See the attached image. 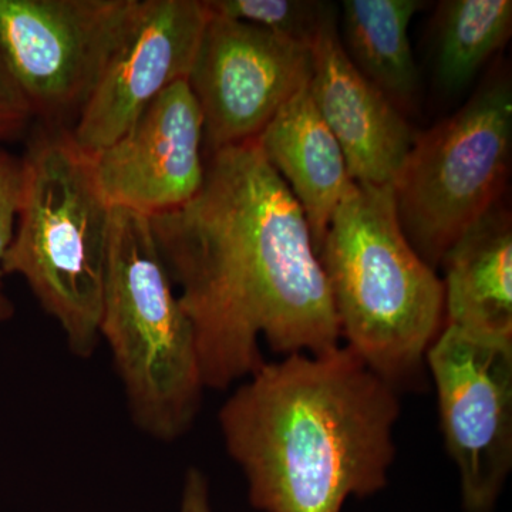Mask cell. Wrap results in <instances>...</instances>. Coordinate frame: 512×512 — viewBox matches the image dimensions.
<instances>
[{"label": "cell", "instance_id": "cell-1", "mask_svg": "<svg viewBox=\"0 0 512 512\" xmlns=\"http://www.w3.org/2000/svg\"><path fill=\"white\" fill-rule=\"evenodd\" d=\"M197 342L205 389L224 390L265 360L340 346L328 279L301 205L255 140L208 154L194 200L150 218Z\"/></svg>", "mask_w": 512, "mask_h": 512}, {"label": "cell", "instance_id": "cell-2", "mask_svg": "<svg viewBox=\"0 0 512 512\" xmlns=\"http://www.w3.org/2000/svg\"><path fill=\"white\" fill-rule=\"evenodd\" d=\"M400 402L348 346L264 363L221 407L225 447L264 512H342L393 466Z\"/></svg>", "mask_w": 512, "mask_h": 512}, {"label": "cell", "instance_id": "cell-3", "mask_svg": "<svg viewBox=\"0 0 512 512\" xmlns=\"http://www.w3.org/2000/svg\"><path fill=\"white\" fill-rule=\"evenodd\" d=\"M319 259L348 348L394 387L419 373L444 326V286L403 234L393 185L355 183Z\"/></svg>", "mask_w": 512, "mask_h": 512}, {"label": "cell", "instance_id": "cell-4", "mask_svg": "<svg viewBox=\"0 0 512 512\" xmlns=\"http://www.w3.org/2000/svg\"><path fill=\"white\" fill-rule=\"evenodd\" d=\"M20 160L18 218L3 272L25 279L70 352L89 359L101 340L113 207L70 128L45 124Z\"/></svg>", "mask_w": 512, "mask_h": 512}, {"label": "cell", "instance_id": "cell-5", "mask_svg": "<svg viewBox=\"0 0 512 512\" xmlns=\"http://www.w3.org/2000/svg\"><path fill=\"white\" fill-rule=\"evenodd\" d=\"M99 330L137 429L160 441L180 439L205 389L194 329L150 218L123 208L111 215Z\"/></svg>", "mask_w": 512, "mask_h": 512}, {"label": "cell", "instance_id": "cell-6", "mask_svg": "<svg viewBox=\"0 0 512 512\" xmlns=\"http://www.w3.org/2000/svg\"><path fill=\"white\" fill-rule=\"evenodd\" d=\"M511 146L512 89L505 73L490 74L453 116L414 134L393 183L394 202L403 234L431 268L500 202Z\"/></svg>", "mask_w": 512, "mask_h": 512}, {"label": "cell", "instance_id": "cell-7", "mask_svg": "<svg viewBox=\"0 0 512 512\" xmlns=\"http://www.w3.org/2000/svg\"><path fill=\"white\" fill-rule=\"evenodd\" d=\"M137 2L0 0V56L33 117L46 126L74 124Z\"/></svg>", "mask_w": 512, "mask_h": 512}, {"label": "cell", "instance_id": "cell-8", "mask_svg": "<svg viewBox=\"0 0 512 512\" xmlns=\"http://www.w3.org/2000/svg\"><path fill=\"white\" fill-rule=\"evenodd\" d=\"M466 512H491L512 470V339L443 326L426 353Z\"/></svg>", "mask_w": 512, "mask_h": 512}, {"label": "cell", "instance_id": "cell-9", "mask_svg": "<svg viewBox=\"0 0 512 512\" xmlns=\"http://www.w3.org/2000/svg\"><path fill=\"white\" fill-rule=\"evenodd\" d=\"M312 77V46L210 15L187 82L205 153L255 140Z\"/></svg>", "mask_w": 512, "mask_h": 512}, {"label": "cell", "instance_id": "cell-10", "mask_svg": "<svg viewBox=\"0 0 512 512\" xmlns=\"http://www.w3.org/2000/svg\"><path fill=\"white\" fill-rule=\"evenodd\" d=\"M210 19L204 0H138L119 45L70 133L94 156L126 133L158 94L187 80Z\"/></svg>", "mask_w": 512, "mask_h": 512}, {"label": "cell", "instance_id": "cell-11", "mask_svg": "<svg viewBox=\"0 0 512 512\" xmlns=\"http://www.w3.org/2000/svg\"><path fill=\"white\" fill-rule=\"evenodd\" d=\"M204 119L187 80L158 94L126 133L92 156L113 208L157 217L197 197L205 180Z\"/></svg>", "mask_w": 512, "mask_h": 512}, {"label": "cell", "instance_id": "cell-12", "mask_svg": "<svg viewBox=\"0 0 512 512\" xmlns=\"http://www.w3.org/2000/svg\"><path fill=\"white\" fill-rule=\"evenodd\" d=\"M309 90L336 137L356 184L393 185L412 147L414 133L402 111L350 62L335 5L312 43Z\"/></svg>", "mask_w": 512, "mask_h": 512}, {"label": "cell", "instance_id": "cell-13", "mask_svg": "<svg viewBox=\"0 0 512 512\" xmlns=\"http://www.w3.org/2000/svg\"><path fill=\"white\" fill-rule=\"evenodd\" d=\"M256 143L301 205L319 255L330 220L355 181L309 84L286 101Z\"/></svg>", "mask_w": 512, "mask_h": 512}, {"label": "cell", "instance_id": "cell-14", "mask_svg": "<svg viewBox=\"0 0 512 512\" xmlns=\"http://www.w3.org/2000/svg\"><path fill=\"white\" fill-rule=\"evenodd\" d=\"M444 326L512 339V221L498 202L448 248Z\"/></svg>", "mask_w": 512, "mask_h": 512}, {"label": "cell", "instance_id": "cell-15", "mask_svg": "<svg viewBox=\"0 0 512 512\" xmlns=\"http://www.w3.org/2000/svg\"><path fill=\"white\" fill-rule=\"evenodd\" d=\"M419 0H345L340 42L350 62L400 111L412 106L419 72L409 26Z\"/></svg>", "mask_w": 512, "mask_h": 512}, {"label": "cell", "instance_id": "cell-16", "mask_svg": "<svg viewBox=\"0 0 512 512\" xmlns=\"http://www.w3.org/2000/svg\"><path fill=\"white\" fill-rule=\"evenodd\" d=\"M511 0H443L434 15V69L447 92H460L510 39Z\"/></svg>", "mask_w": 512, "mask_h": 512}, {"label": "cell", "instance_id": "cell-17", "mask_svg": "<svg viewBox=\"0 0 512 512\" xmlns=\"http://www.w3.org/2000/svg\"><path fill=\"white\" fill-rule=\"evenodd\" d=\"M212 16L237 20L312 46L333 3L316 0H204Z\"/></svg>", "mask_w": 512, "mask_h": 512}, {"label": "cell", "instance_id": "cell-18", "mask_svg": "<svg viewBox=\"0 0 512 512\" xmlns=\"http://www.w3.org/2000/svg\"><path fill=\"white\" fill-rule=\"evenodd\" d=\"M20 187H22V160L0 147V322L12 319L15 306L6 293L3 261L8 252L16 218H18Z\"/></svg>", "mask_w": 512, "mask_h": 512}, {"label": "cell", "instance_id": "cell-19", "mask_svg": "<svg viewBox=\"0 0 512 512\" xmlns=\"http://www.w3.org/2000/svg\"><path fill=\"white\" fill-rule=\"evenodd\" d=\"M32 110L0 56V144L25 133Z\"/></svg>", "mask_w": 512, "mask_h": 512}, {"label": "cell", "instance_id": "cell-20", "mask_svg": "<svg viewBox=\"0 0 512 512\" xmlns=\"http://www.w3.org/2000/svg\"><path fill=\"white\" fill-rule=\"evenodd\" d=\"M180 512H212L210 487L198 468L192 467L185 474Z\"/></svg>", "mask_w": 512, "mask_h": 512}]
</instances>
